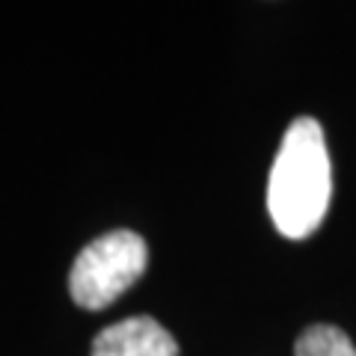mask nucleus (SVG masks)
Returning a JSON list of instances; mask_svg holds the SVG:
<instances>
[{"mask_svg":"<svg viewBox=\"0 0 356 356\" xmlns=\"http://www.w3.org/2000/svg\"><path fill=\"white\" fill-rule=\"evenodd\" d=\"M332 196V166L318 119L300 116L288 125L267 178V211L276 232L303 241L324 222Z\"/></svg>","mask_w":356,"mask_h":356,"instance_id":"obj_1","label":"nucleus"},{"mask_svg":"<svg viewBox=\"0 0 356 356\" xmlns=\"http://www.w3.org/2000/svg\"><path fill=\"white\" fill-rule=\"evenodd\" d=\"M149 264V250L137 232L119 229L86 243L72 264L69 291L83 309H104L128 291Z\"/></svg>","mask_w":356,"mask_h":356,"instance_id":"obj_2","label":"nucleus"},{"mask_svg":"<svg viewBox=\"0 0 356 356\" xmlns=\"http://www.w3.org/2000/svg\"><path fill=\"white\" fill-rule=\"evenodd\" d=\"M92 356H178V344L154 318L140 315L98 332Z\"/></svg>","mask_w":356,"mask_h":356,"instance_id":"obj_3","label":"nucleus"},{"mask_svg":"<svg viewBox=\"0 0 356 356\" xmlns=\"http://www.w3.org/2000/svg\"><path fill=\"white\" fill-rule=\"evenodd\" d=\"M294 356H356V348L344 330L332 324H315L300 332Z\"/></svg>","mask_w":356,"mask_h":356,"instance_id":"obj_4","label":"nucleus"}]
</instances>
